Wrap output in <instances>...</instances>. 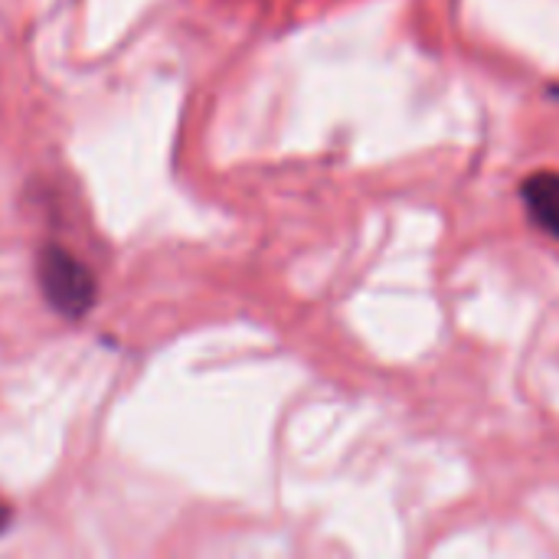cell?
I'll list each match as a JSON object with an SVG mask.
<instances>
[{"mask_svg":"<svg viewBox=\"0 0 559 559\" xmlns=\"http://www.w3.org/2000/svg\"><path fill=\"white\" fill-rule=\"evenodd\" d=\"M36 288L46 308L62 321H82L98 305V278L95 272L66 246L43 242L33 259Z\"/></svg>","mask_w":559,"mask_h":559,"instance_id":"obj_1","label":"cell"},{"mask_svg":"<svg viewBox=\"0 0 559 559\" xmlns=\"http://www.w3.org/2000/svg\"><path fill=\"white\" fill-rule=\"evenodd\" d=\"M521 200L531 219L559 239V170H537L524 180Z\"/></svg>","mask_w":559,"mask_h":559,"instance_id":"obj_2","label":"cell"},{"mask_svg":"<svg viewBox=\"0 0 559 559\" xmlns=\"http://www.w3.org/2000/svg\"><path fill=\"white\" fill-rule=\"evenodd\" d=\"M10 527H13V508H10L7 498H0V537H3Z\"/></svg>","mask_w":559,"mask_h":559,"instance_id":"obj_3","label":"cell"}]
</instances>
